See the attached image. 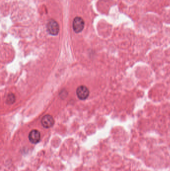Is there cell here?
<instances>
[{"mask_svg": "<svg viewBox=\"0 0 170 171\" xmlns=\"http://www.w3.org/2000/svg\"><path fill=\"white\" fill-rule=\"evenodd\" d=\"M89 91L88 88L84 86H80L76 90V95L81 100H84L89 96Z\"/></svg>", "mask_w": 170, "mask_h": 171, "instance_id": "3", "label": "cell"}, {"mask_svg": "<svg viewBox=\"0 0 170 171\" xmlns=\"http://www.w3.org/2000/svg\"><path fill=\"white\" fill-rule=\"evenodd\" d=\"M40 133L38 130H33L29 133L28 139L30 142L35 144L38 143L40 140Z\"/></svg>", "mask_w": 170, "mask_h": 171, "instance_id": "4", "label": "cell"}, {"mask_svg": "<svg viewBox=\"0 0 170 171\" xmlns=\"http://www.w3.org/2000/svg\"><path fill=\"white\" fill-rule=\"evenodd\" d=\"M47 28L48 33L52 35H57L59 34V24L53 20H51L48 22L47 25Z\"/></svg>", "mask_w": 170, "mask_h": 171, "instance_id": "1", "label": "cell"}, {"mask_svg": "<svg viewBox=\"0 0 170 171\" xmlns=\"http://www.w3.org/2000/svg\"><path fill=\"white\" fill-rule=\"evenodd\" d=\"M41 123L43 127L45 128H50L53 126L55 124V120L52 116L47 115L42 118Z\"/></svg>", "mask_w": 170, "mask_h": 171, "instance_id": "5", "label": "cell"}, {"mask_svg": "<svg viewBox=\"0 0 170 171\" xmlns=\"http://www.w3.org/2000/svg\"><path fill=\"white\" fill-rule=\"evenodd\" d=\"M84 27V20L80 17H76L74 19L72 24V27L74 31L79 33L83 30Z\"/></svg>", "mask_w": 170, "mask_h": 171, "instance_id": "2", "label": "cell"}]
</instances>
